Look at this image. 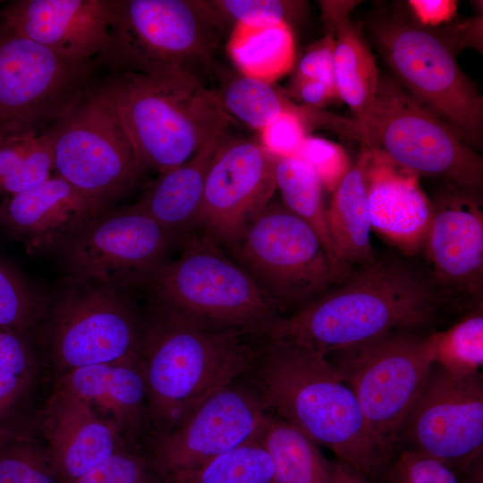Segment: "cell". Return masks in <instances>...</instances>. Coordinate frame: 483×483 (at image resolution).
Masks as SVG:
<instances>
[{
  "label": "cell",
  "instance_id": "cell-1",
  "mask_svg": "<svg viewBox=\"0 0 483 483\" xmlns=\"http://www.w3.org/2000/svg\"><path fill=\"white\" fill-rule=\"evenodd\" d=\"M467 301L439 287L427 266L401 252L376 253L296 314L279 318L269 335L322 355L405 328L438 330Z\"/></svg>",
  "mask_w": 483,
  "mask_h": 483
},
{
  "label": "cell",
  "instance_id": "cell-2",
  "mask_svg": "<svg viewBox=\"0 0 483 483\" xmlns=\"http://www.w3.org/2000/svg\"><path fill=\"white\" fill-rule=\"evenodd\" d=\"M267 411L337 460L376 483H386L394 454L369 427L350 387L318 351L268 335L243 374Z\"/></svg>",
  "mask_w": 483,
  "mask_h": 483
},
{
  "label": "cell",
  "instance_id": "cell-3",
  "mask_svg": "<svg viewBox=\"0 0 483 483\" xmlns=\"http://www.w3.org/2000/svg\"><path fill=\"white\" fill-rule=\"evenodd\" d=\"M261 339L148 303L137 354L147 389L148 436L174 429L242 377Z\"/></svg>",
  "mask_w": 483,
  "mask_h": 483
},
{
  "label": "cell",
  "instance_id": "cell-4",
  "mask_svg": "<svg viewBox=\"0 0 483 483\" xmlns=\"http://www.w3.org/2000/svg\"><path fill=\"white\" fill-rule=\"evenodd\" d=\"M96 89L117 113L146 169H173L227 134L231 116L216 91L192 75L110 72Z\"/></svg>",
  "mask_w": 483,
  "mask_h": 483
},
{
  "label": "cell",
  "instance_id": "cell-5",
  "mask_svg": "<svg viewBox=\"0 0 483 483\" xmlns=\"http://www.w3.org/2000/svg\"><path fill=\"white\" fill-rule=\"evenodd\" d=\"M178 248L179 255L138 290L148 303L211 327L269 335L280 312L218 242L196 231Z\"/></svg>",
  "mask_w": 483,
  "mask_h": 483
},
{
  "label": "cell",
  "instance_id": "cell-6",
  "mask_svg": "<svg viewBox=\"0 0 483 483\" xmlns=\"http://www.w3.org/2000/svg\"><path fill=\"white\" fill-rule=\"evenodd\" d=\"M225 25L208 1L110 0L109 39L95 61L110 72L199 80L214 68Z\"/></svg>",
  "mask_w": 483,
  "mask_h": 483
},
{
  "label": "cell",
  "instance_id": "cell-7",
  "mask_svg": "<svg viewBox=\"0 0 483 483\" xmlns=\"http://www.w3.org/2000/svg\"><path fill=\"white\" fill-rule=\"evenodd\" d=\"M369 29L395 80L465 143L480 148L483 97L449 45L401 6L377 13Z\"/></svg>",
  "mask_w": 483,
  "mask_h": 483
},
{
  "label": "cell",
  "instance_id": "cell-8",
  "mask_svg": "<svg viewBox=\"0 0 483 483\" xmlns=\"http://www.w3.org/2000/svg\"><path fill=\"white\" fill-rule=\"evenodd\" d=\"M224 250L282 318L304 309L352 268L336 264L305 222L283 204L271 201Z\"/></svg>",
  "mask_w": 483,
  "mask_h": 483
},
{
  "label": "cell",
  "instance_id": "cell-9",
  "mask_svg": "<svg viewBox=\"0 0 483 483\" xmlns=\"http://www.w3.org/2000/svg\"><path fill=\"white\" fill-rule=\"evenodd\" d=\"M352 139L418 176L474 192L482 188V157L391 77L379 76L371 106L353 119Z\"/></svg>",
  "mask_w": 483,
  "mask_h": 483
},
{
  "label": "cell",
  "instance_id": "cell-10",
  "mask_svg": "<svg viewBox=\"0 0 483 483\" xmlns=\"http://www.w3.org/2000/svg\"><path fill=\"white\" fill-rule=\"evenodd\" d=\"M433 331L405 327L324 355L394 454L402 419L433 364Z\"/></svg>",
  "mask_w": 483,
  "mask_h": 483
},
{
  "label": "cell",
  "instance_id": "cell-11",
  "mask_svg": "<svg viewBox=\"0 0 483 483\" xmlns=\"http://www.w3.org/2000/svg\"><path fill=\"white\" fill-rule=\"evenodd\" d=\"M96 84L43 134L51 146L55 174L105 209L131 191L146 168Z\"/></svg>",
  "mask_w": 483,
  "mask_h": 483
},
{
  "label": "cell",
  "instance_id": "cell-12",
  "mask_svg": "<svg viewBox=\"0 0 483 483\" xmlns=\"http://www.w3.org/2000/svg\"><path fill=\"white\" fill-rule=\"evenodd\" d=\"M97 65L59 55L0 18V138L43 134L95 86Z\"/></svg>",
  "mask_w": 483,
  "mask_h": 483
},
{
  "label": "cell",
  "instance_id": "cell-13",
  "mask_svg": "<svg viewBox=\"0 0 483 483\" xmlns=\"http://www.w3.org/2000/svg\"><path fill=\"white\" fill-rule=\"evenodd\" d=\"M182 238L135 205L102 209L55 253L66 277L138 291L170 259Z\"/></svg>",
  "mask_w": 483,
  "mask_h": 483
},
{
  "label": "cell",
  "instance_id": "cell-14",
  "mask_svg": "<svg viewBox=\"0 0 483 483\" xmlns=\"http://www.w3.org/2000/svg\"><path fill=\"white\" fill-rule=\"evenodd\" d=\"M47 312L51 354L66 372L137 352L142 312L123 291L65 276Z\"/></svg>",
  "mask_w": 483,
  "mask_h": 483
},
{
  "label": "cell",
  "instance_id": "cell-15",
  "mask_svg": "<svg viewBox=\"0 0 483 483\" xmlns=\"http://www.w3.org/2000/svg\"><path fill=\"white\" fill-rule=\"evenodd\" d=\"M396 447L440 460L465 477L483 475V376L432 364L401 423Z\"/></svg>",
  "mask_w": 483,
  "mask_h": 483
},
{
  "label": "cell",
  "instance_id": "cell-16",
  "mask_svg": "<svg viewBox=\"0 0 483 483\" xmlns=\"http://www.w3.org/2000/svg\"><path fill=\"white\" fill-rule=\"evenodd\" d=\"M267 413L259 394L242 375L174 429L148 436L145 452L162 483L251 442Z\"/></svg>",
  "mask_w": 483,
  "mask_h": 483
},
{
  "label": "cell",
  "instance_id": "cell-17",
  "mask_svg": "<svg viewBox=\"0 0 483 483\" xmlns=\"http://www.w3.org/2000/svg\"><path fill=\"white\" fill-rule=\"evenodd\" d=\"M275 157L246 140L218 146L209 165L197 230L225 248L271 201L275 190Z\"/></svg>",
  "mask_w": 483,
  "mask_h": 483
},
{
  "label": "cell",
  "instance_id": "cell-18",
  "mask_svg": "<svg viewBox=\"0 0 483 483\" xmlns=\"http://www.w3.org/2000/svg\"><path fill=\"white\" fill-rule=\"evenodd\" d=\"M432 202L433 219L423 247L432 277L445 292L482 305L483 210L479 192L450 185Z\"/></svg>",
  "mask_w": 483,
  "mask_h": 483
},
{
  "label": "cell",
  "instance_id": "cell-19",
  "mask_svg": "<svg viewBox=\"0 0 483 483\" xmlns=\"http://www.w3.org/2000/svg\"><path fill=\"white\" fill-rule=\"evenodd\" d=\"M0 18L59 55L89 62L107 46L110 0H14L0 7Z\"/></svg>",
  "mask_w": 483,
  "mask_h": 483
},
{
  "label": "cell",
  "instance_id": "cell-20",
  "mask_svg": "<svg viewBox=\"0 0 483 483\" xmlns=\"http://www.w3.org/2000/svg\"><path fill=\"white\" fill-rule=\"evenodd\" d=\"M60 176L3 199L0 227L30 254L55 253L86 222L101 211Z\"/></svg>",
  "mask_w": 483,
  "mask_h": 483
},
{
  "label": "cell",
  "instance_id": "cell-21",
  "mask_svg": "<svg viewBox=\"0 0 483 483\" xmlns=\"http://www.w3.org/2000/svg\"><path fill=\"white\" fill-rule=\"evenodd\" d=\"M45 448L64 483H71L120 448L131 445L83 398L62 384L42 415Z\"/></svg>",
  "mask_w": 483,
  "mask_h": 483
},
{
  "label": "cell",
  "instance_id": "cell-22",
  "mask_svg": "<svg viewBox=\"0 0 483 483\" xmlns=\"http://www.w3.org/2000/svg\"><path fill=\"white\" fill-rule=\"evenodd\" d=\"M371 150L367 180L372 229L401 253L414 257L422 251L431 227L432 202L419 186L418 175L379 150Z\"/></svg>",
  "mask_w": 483,
  "mask_h": 483
},
{
  "label": "cell",
  "instance_id": "cell-23",
  "mask_svg": "<svg viewBox=\"0 0 483 483\" xmlns=\"http://www.w3.org/2000/svg\"><path fill=\"white\" fill-rule=\"evenodd\" d=\"M60 384L88 402L126 444L145 443L149 432L147 389L137 352L71 369Z\"/></svg>",
  "mask_w": 483,
  "mask_h": 483
},
{
  "label": "cell",
  "instance_id": "cell-24",
  "mask_svg": "<svg viewBox=\"0 0 483 483\" xmlns=\"http://www.w3.org/2000/svg\"><path fill=\"white\" fill-rule=\"evenodd\" d=\"M360 3L353 0L319 2L325 25L334 35L335 84L340 99L347 104L353 119H360L367 113L379 80L369 44L361 27L350 16Z\"/></svg>",
  "mask_w": 483,
  "mask_h": 483
},
{
  "label": "cell",
  "instance_id": "cell-25",
  "mask_svg": "<svg viewBox=\"0 0 483 483\" xmlns=\"http://www.w3.org/2000/svg\"><path fill=\"white\" fill-rule=\"evenodd\" d=\"M226 137L212 139L183 164L159 173L134 204L136 208L181 238L196 232L207 174Z\"/></svg>",
  "mask_w": 483,
  "mask_h": 483
},
{
  "label": "cell",
  "instance_id": "cell-26",
  "mask_svg": "<svg viewBox=\"0 0 483 483\" xmlns=\"http://www.w3.org/2000/svg\"><path fill=\"white\" fill-rule=\"evenodd\" d=\"M371 154V148L362 145L356 161L334 190L326 208L335 255L339 262L350 267L369 262L377 253L371 245L368 198L367 172Z\"/></svg>",
  "mask_w": 483,
  "mask_h": 483
},
{
  "label": "cell",
  "instance_id": "cell-27",
  "mask_svg": "<svg viewBox=\"0 0 483 483\" xmlns=\"http://www.w3.org/2000/svg\"><path fill=\"white\" fill-rule=\"evenodd\" d=\"M268 454L276 483H332L334 462L298 428L268 411L255 438Z\"/></svg>",
  "mask_w": 483,
  "mask_h": 483
},
{
  "label": "cell",
  "instance_id": "cell-28",
  "mask_svg": "<svg viewBox=\"0 0 483 483\" xmlns=\"http://www.w3.org/2000/svg\"><path fill=\"white\" fill-rule=\"evenodd\" d=\"M226 51L241 74L272 84L293 67L292 30L284 21L260 26L235 22Z\"/></svg>",
  "mask_w": 483,
  "mask_h": 483
},
{
  "label": "cell",
  "instance_id": "cell-29",
  "mask_svg": "<svg viewBox=\"0 0 483 483\" xmlns=\"http://www.w3.org/2000/svg\"><path fill=\"white\" fill-rule=\"evenodd\" d=\"M275 179L283 205L316 233L336 264L347 266L335 255L323 198L325 188L312 167L300 157H275Z\"/></svg>",
  "mask_w": 483,
  "mask_h": 483
},
{
  "label": "cell",
  "instance_id": "cell-30",
  "mask_svg": "<svg viewBox=\"0 0 483 483\" xmlns=\"http://www.w3.org/2000/svg\"><path fill=\"white\" fill-rule=\"evenodd\" d=\"M220 81L215 90L228 114L259 131L283 113L306 114L311 109L294 106L270 83L241 73H225Z\"/></svg>",
  "mask_w": 483,
  "mask_h": 483
},
{
  "label": "cell",
  "instance_id": "cell-31",
  "mask_svg": "<svg viewBox=\"0 0 483 483\" xmlns=\"http://www.w3.org/2000/svg\"><path fill=\"white\" fill-rule=\"evenodd\" d=\"M54 174L53 153L44 134L0 138V198L33 188Z\"/></svg>",
  "mask_w": 483,
  "mask_h": 483
},
{
  "label": "cell",
  "instance_id": "cell-32",
  "mask_svg": "<svg viewBox=\"0 0 483 483\" xmlns=\"http://www.w3.org/2000/svg\"><path fill=\"white\" fill-rule=\"evenodd\" d=\"M162 483H276L267 453L248 442Z\"/></svg>",
  "mask_w": 483,
  "mask_h": 483
},
{
  "label": "cell",
  "instance_id": "cell-33",
  "mask_svg": "<svg viewBox=\"0 0 483 483\" xmlns=\"http://www.w3.org/2000/svg\"><path fill=\"white\" fill-rule=\"evenodd\" d=\"M433 362L455 376L480 372L483 365L482 306L463 314L445 330L431 334Z\"/></svg>",
  "mask_w": 483,
  "mask_h": 483
},
{
  "label": "cell",
  "instance_id": "cell-34",
  "mask_svg": "<svg viewBox=\"0 0 483 483\" xmlns=\"http://www.w3.org/2000/svg\"><path fill=\"white\" fill-rule=\"evenodd\" d=\"M47 307L38 290L0 261V328L24 336L46 318Z\"/></svg>",
  "mask_w": 483,
  "mask_h": 483
},
{
  "label": "cell",
  "instance_id": "cell-35",
  "mask_svg": "<svg viewBox=\"0 0 483 483\" xmlns=\"http://www.w3.org/2000/svg\"><path fill=\"white\" fill-rule=\"evenodd\" d=\"M0 483H64L46 449L15 430L0 433Z\"/></svg>",
  "mask_w": 483,
  "mask_h": 483
},
{
  "label": "cell",
  "instance_id": "cell-36",
  "mask_svg": "<svg viewBox=\"0 0 483 483\" xmlns=\"http://www.w3.org/2000/svg\"><path fill=\"white\" fill-rule=\"evenodd\" d=\"M71 483H161L151 462L138 445H126Z\"/></svg>",
  "mask_w": 483,
  "mask_h": 483
},
{
  "label": "cell",
  "instance_id": "cell-37",
  "mask_svg": "<svg viewBox=\"0 0 483 483\" xmlns=\"http://www.w3.org/2000/svg\"><path fill=\"white\" fill-rule=\"evenodd\" d=\"M208 3L225 24L233 21L253 26L282 21L290 24L305 5L302 1L286 0H211Z\"/></svg>",
  "mask_w": 483,
  "mask_h": 483
},
{
  "label": "cell",
  "instance_id": "cell-38",
  "mask_svg": "<svg viewBox=\"0 0 483 483\" xmlns=\"http://www.w3.org/2000/svg\"><path fill=\"white\" fill-rule=\"evenodd\" d=\"M386 483H483V479L467 478L440 460L400 450L388 469Z\"/></svg>",
  "mask_w": 483,
  "mask_h": 483
},
{
  "label": "cell",
  "instance_id": "cell-39",
  "mask_svg": "<svg viewBox=\"0 0 483 483\" xmlns=\"http://www.w3.org/2000/svg\"><path fill=\"white\" fill-rule=\"evenodd\" d=\"M311 108L306 114L286 112L268 123L259 132L261 146L275 157H298L308 136L307 125H322L325 113Z\"/></svg>",
  "mask_w": 483,
  "mask_h": 483
},
{
  "label": "cell",
  "instance_id": "cell-40",
  "mask_svg": "<svg viewBox=\"0 0 483 483\" xmlns=\"http://www.w3.org/2000/svg\"><path fill=\"white\" fill-rule=\"evenodd\" d=\"M298 157L312 167L324 188L332 192L351 166L343 147L323 138L307 136Z\"/></svg>",
  "mask_w": 483,
  "mask_h": 483
},
{
  "label": "cell",
  "instance_id": "cell-41",
  "mask_svg": "<svg viewBox=\"0 0 483 483\" xmlns=\"http://www.w3.org/2000/svg\"><path fill=\"white\" fill-rule=\"evenodd\" d=\"M335 40L333 33L309 47L297 65L292 80H319L335 85L334 67Z\"/></svg>",
  "mask_w": 483,
  "mask_h": 483
},
{
  "label": "cell",
  "instance_id": "cell-42",
  "mask_svg": "<svg viewBox=\"0 0 483 483\" xmlns=\"http://www.w3.org/2000/svg\"><path fill=\"white\" fill-rule=\"evenodd\" d=\"M34 359L24 336L0 328V370L31 377Z\"/></svg>",
  "mask_w": 483,
  "mask_h": 483
},
{
  "label": "cell",
  "instance_id": "cell-43",
  "mask_svg": "<svg viewBox=\"0 0 483 483\" xmlns=\"http://www.w3.org/2000/svg\"><path fill=\"white\" fill-rule=\"evenodd\" d=\"M433 29L456 54L466 47L482 52V17L453 19Z\"/></svg>",
  "mask_w": 483,
  "mask_h": 483
},
{
  "label": "cell",
  "instance_id": "cell-44",
  "mask_svg": "<svg viewBox=\"0 0 483 483\" xmlns=\"http://www.w3.org/2000/svg\"><path fill=\"white\" fill-rule=\"evenodd\" d=\"M411 17L421 26L436 28L455 18L457 2L453 0H409Z\"/></svg>",
  "mask_w": 483,
  "mask_h": 483
},
{
  "label": "cell",
  "instance_id": "cell-45",
  "mask_svg": "<svg viewBox=\"0 0 483 483\" xmlns=\"http://www.w3.org/2000/svg\"><path fill=\"white\" fill-rule=\"evenodd\" d=\"M31 377L0 370V433L11 431L6 420L26 393Z\"/></svg>",
  "mask_w": 483,
  "mask_h": 483
},
{
  "label": "cell",
  "instance_id": "cell-46",
  "mask_svg": "<svg viewBox=\"0 0 483 483\" xmlns=\"http://www.w3.org/2000/svg\"><path fill=\"white\" fill-rule=\"evenodd\" d=\"M287 94L312 108L321 107L340 99L335 85L319 80H292Z\"/></svg>",
  "mask_w": 483,
  "mask_h": 483
},
{
  "label": "cell",
  "instance_id": "cell-47",
  "mask_svg": "<svg viewBox=\"0 0 483 483\" xmlns=\"http://www.w3.org/2000/svg\"><path fill=\"white\" fill-rule=\"evenodd\" d=\"M332 483H376L351 466L337 460L334 462Z\"/></svg>",
  "mask_w": 483,
  "mask_h": 483
}]
</instances>
